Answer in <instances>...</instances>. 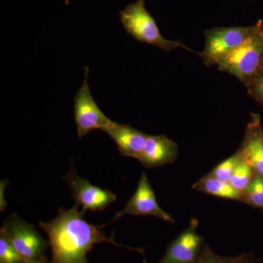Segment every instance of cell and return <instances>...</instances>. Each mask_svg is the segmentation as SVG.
Returning a JSON list of instances; mask_svg holds the SVG:
<instances>
[{"label": "cell", "mask_w": 263, "mask_h": 263, "mask_svg": "<svg viewBox=\"0 0 263 263\" xmlns=\"http://www.w3.org/2000/svg\"><path fill=\"white\" fill-rule=\"evenodd\" d=\"M76 204L70 209H60L51 221H41L39 226L48 237L51 250L49 263H89L87 254L97 243H111L144 254V249L133 248L118 243L114 234L106 236L100 226L90 224Z\"/></svg>", "instance_id": "cell-1"}, {"label": "cell", "mask_w": 263, "mask_h": 263, "mask_svg": "<svg viewBox=\"0 0 263 263\" xmlns=\"http://www.w3.org/2000/svg\"><path fill=\"white\" fill-rule=\"evenodd\" d=\"M119 18L126 32L138 42L146 43L170 52L177 48L192 49L177 41L166 39L161 33L155 19L148 13L145 0H136L119 13Z\"/></svg>", "instance_id": "cell-2"}, {"label": "cell", "mask_w": 263, "mask_h": 263, "mask_svg": "<svg viewBox=\"0 0 263 263\" xmlns=\"http://www.w3.org/2000/svg\"><path fill=\"white\" fill-rule=\"evenodd\" d=\"M257 24L256 32L216 65L218 70L234 76L245 86L263 67V21Z\"/></svg>", "instance_id": "cell-3"}, {"label": "cell", "mask_w": 263, "mask_h": 263, "mask_svg": "<svg viewBox=\"0 0 263 263\" xmlns=\"http://www.w3.org/2000/svg\"><path fill=\"white\" fill-rule=\"evenodd\" d=\"M0 232L13 245L15 250L26 262H34L47 259L46 249L49 245L32 224L13 214L6 218Z\"/></svg>", "instance_id": "cell-4"}, {"label": "cell", "mask_w": 263, "mask_h": 263, "mask_svg": "<svg viewBox=\"0 0 263 263\" xmlns=\"http://www.w3.org/2000/svg\"><path fill=\"white\" fill-rule=\"evenodd\" d=\"M257 29V24L249 27H215L205 31V48L196 54L207 67L216 65L227 55L247 41Z\"/></svg>", "instance_id": "cell-5"}, {"label": "cell", "mask_w": 263, "mask_h": 263, "mask_svg": "<svg viewBox=\"0 0 263 263\" xmlns=\"http://www.w3.org/2000/svg\"><path fill=\"white\" fill-rule=\"evenodd\" d=\"M88 75L89 68L86 67L84 80L78 89L73 100L74 119L79 139L95 129L105 132L113 122L102 111L91 95Z\"/></svg>", "instance_id": "cell-6"}, {"label": "cell", "mask_w": 263, "mask_h": 263, "mask_svg": "<svg viewBox=\"0 0 263 263\" xmlns=\"http://www.w3.org/2000/svg\"><path fill=\"white\" fill-rule=\"evenodd\" d=\"M65 179L72 192V198L77 205L81 207L83 213L103 212L117 197L109 190H103L91 184L87 180L81 177L72 167Z\"/></svg>", "instance_id": "cell-7"}, {"label": "cell", "mask_w": 263, "mask_h": 263, "mask_svg": "<svg viewBox=\"0 0 263 263\" xmlns=\"http://www.w3.org/2000/svg\"><path fill=\"white\" fill-rule=\"evenodd\" d=\"M124 215L152 216L170 223H175L172 216L164 212L159 205L155 192L148 181L146 173H143L138 187L128 200L122 211L117 213L110 223Z\"/></svg>", "instance_id": "cell-8"}, {"label": "cell", "mask_w": 263, "mask_h": 263, "mask_svg": "<svg viewBox=\"0 0 263 263\" xmlns=\"http://www.w3.org/2000/svg\"><path fill=\"white\" fill-rule=\"evenodd\" d=\"M199 222L191 219L190 226L166 248L165 254L157 263H193L203 248L205 238L197 233ZM143 263H147L143 262Z\"/></svg>", "instance_id": "cell-9"}, {"label": "cell", "mask_w": 263, "mask_h": 263, "mask_svg": "<svg viewBox=\"0 0 263 263\" xmlns=\"http://www.w3.org/2000/svg\"><path fill=\"white\" fill-rule=\"evenodd\" d=\"M250 116L243 141L237 152L255 174L263 177V129L261 118L258 114L252 113Z\"/></svg>", "instance_id": "cell-10"}, {"label": "cell", "mask_w": 263, "mask_h": 263, "mask_svg": "<svg viewBox=\"0 0 263 263\" xmlns=\"http://www.w3.org/2000/svg\"><path fill=\"white\" fill-rule=\"evenodd\" d=\"M179 156L177 143L164 135H147L146 143L138 160L146 168L174 164Z\"/></svg>", "instance_id": "cell-11"}, {"label": "cell", "mask_w": 263, "mask_h": 263, "mask_svg": "<svg viewBox=\"0 0 263 263\" xmlns=\"http://www.w3.org/2000/svg\"><path fill=\"white\" fill-rule=\"evenodd\" d=\"M117 146L121 155L138 160L141 156L147 135L132 127L129 124H122L113 122L105 130Z\"/></svg>", "instance_id": "cell-12"}, {"label": "cell", "mask_w": 263, "mask_h": 263, "mask_svg": "<svg viewBox=\"0 0 263 263\" xmlns=\"http://www.w3.org/2000/svg\"><path fill=\"white\" fill-rule=\"evenodd\" d=\"M193 189L200 193L241 202L242 196L229 182L205 175L193 185Z\"/></svg>", "instance_id": "cell-13"}, {"label": "cell", "mask_w": 263, "mask_h": 263, "mask_svg": "<svg viewBox=\"0 0 263 263\" xmlns=\"http://www.w3.org/2000/svg\"><path fill=\"white\" fill-rule=\"evenodd\" d=\"M259 261L252 252H245L234 257H224L213 252L209 246L205 245L193 263H258Z\"/></svg>", "instance_id": "cell-14"}, {"label": "cell", "mask_w": 263, "mask_h": 263, "mask_svg": "<svg viewBox=\"0 0 263 263\" xmlns=\"http://www.w3.org/2000/svg\"><path fill=\"white\" fill-rule=\"evenodd\" d=\"M254 174L255 173L252 167L240 156V160L230 178L229 183L242 196V194L245 193L253 179Z\"/></svg>", "instance_id": "cell-15"}, {"label": "cell", "mask_w": 263, "mask_h": 263, "mask_svg": "<svg viewBox=\"0 0 263 263\" xmlns=\"http://www.w3.org/2000/svg\"><path fill=\"white\" fill-rule=\"evenodd\" d=\"M241 202L263 211V177L254 174L248 187L242 194Z\"/></svg>", "instance_id": "cell-16"}, {"label": "cell", "mask_w": 263, "mask_h": 263, "mask_svg": "<svg viewBox=\"0 0 263 263\" xmlns=\"http://www.w3.org/2000/svg\"><path fill=\"white\" fill-rule=\"evenodd\" d=\"M240 160V155L238 152L230 157L229 158L220 162L208 175L220 179L221 181L229 182L232 175L234 172L235 167Z\"/></svg>", "instance_id": "cell-17"}, {"label": "cell", "mask_w": 263, "mask_h": 263, "mask_svg": "<svg viewBox=\"0 0 263 263\" xmlns=\"http://www.w3.org/2000/svg\"><path fill=\"white\" fill-rule=\"evenodd\" d=\"M4 233L0 232V263H26Z\"/></svg>", "instance_id": "cell-18"}, {"label": "cell", "mask_w": 263, "mask_h": 263, "mask_svg": "<svg viewBox=\"0 0 263 263\" xmlns=\"http://www.w3.org/2000/svg\"><path fill=\"white\" fill-rule=\"evenodd\" d=\"M245 86L249 96L259 105H263V67Z\"/></svg>", "instance_id": "cell-19"}, {"label": "cell", "mask_w": 263, "mask_h": 263, "mask_svg": "<svg viewBox=\"0 0 263 263\" xmlns=\"http://www.w3.org/2000/svg\"><path fill=\"white\" fill-rule=\"evenodd\" d=\"M26 263H49L48 261V259H43V260L34 261V262H29Z\"/></svg>", "instance_id": "cell-20"}]
</instances>
